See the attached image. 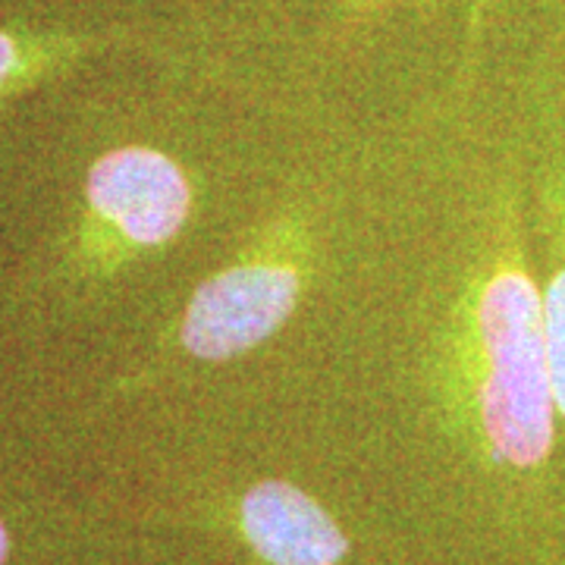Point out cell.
<instances>
[{"instance_id": "cell-1", "label": "cell", "mask_w": 565, "mask_h": 565, "mask_svg": "<svg viewBox=\"0 0 565 565\" xmlns=\"http://www.w3.org/2000/svg\"><path fill=\"white\" fill-rule=\"evenodd\" d=\"M515 239L512 226L475 308L478 408L490 456L522 478H544L563 424L546 359L541 282Z\"/></svg>"}, {"instance_id": "cell-2", "label": "cell", "mask_w": 565, "mask_h": 565, "mask_svg": "<svg viewBox=\"0 0 565 565\" xmlns=\"http://www.w3.org/2000/svg\"><path fill=\"white\" fill-rule=\"evenodd\" d=\"M299 299V274L280 264H245L204 282L185 311L182 343L221 362L267 340Z\"/></svg>"}, {"instance_id": "cell-3", "label": "cell", "mask_w": 565, "mask_h": 565, "mask_svg": "<svg viewBox=\"0 0 565 565\" xmlns=\"http://www.w3.org/2000/svg\"><path fill=\"white\" fill-rule=\"evenodd\" d=\"M88 199L132 243L158 245L185 223L189 182L180 167L158 151L122 148L95 163Z\"/></svg>"}, {"instance_id": "cell-4", "label": "cell", "mask_w": 565, "mask_h": 565, "mask_svg": "<svg viewBox=\"0 0 565 565\" xmlns=\"http://www.w3.org/2000/svg\"><path fill=\"white\" fill-rule=\"evenodd\" d=\"M248 541L274 565H337L345 537L311 497L280 481H264L243 503Z\"/></svg>"}, {"instance_id": "cell-5", "label": "cell", "mask_w": 565, "mask_h": 565, "mask_svg": "<svg viewBox=\"0 0 565 565\" xmlns=\"http://www.w3.org/2000/svg\"><path fill=\"white\" fill-rule=\"evenodd\" d=\"M550 148L544 154V239L546 274L541 282L544 305V337L553 396L565 437V122L553 126L546 136Z\"/></svg>"}, {"instance_id": "cell-6", "label": "cell", "mask_w": 565, "mask_h": 565, "mask_svg": "<svg viewBox=\"0 0 565 565\" xmlns=\"http://www.w3.org/2000/svg\"><path fill=\"white\" fill-rule=\"evenodd\" d=\"M20 66V47L17 41L10 39L7 32H0V85L7 82V76Z\"/></svg>"}, {"instance_id": "cell-7", "label": "cell", "mask_w": 565, "mask_h": 565, "mask_svg": "<svg viewBox=\"0 0 565 565\" xmlns=\"http://www.w3.org/2000/svg\"><path fill=\"white\" fill-rule=\"evenodd\" d=\"M7 559V531H3V525H0V563Z\"/></svg>"}]
</instances>
